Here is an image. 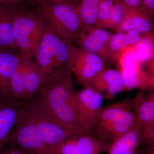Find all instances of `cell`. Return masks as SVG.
I'll use <instances>...</instances> for the list:
<instances>
[{
    "label": "cell",
    "instance_id": "6da1fadb",
    "mask_svg": "<svg viewBox=\"0 0 154 154\" xmlns=\"http://www.w3.org/2000/svg\"><path fill=\"white\" fill-rule=\"evenodd\" d=\"M72 75L69 66L52 71L45 77L39 93L33 99L62 127L75 134H86Z\"/></svg>",
    "mask_w": 154,
    "mask_h": 154
},
{
    "label": "cell",
    "instance_id": "7a4b0ae2",
    "mask_svg": "<svg viewBox=\"0 0 154 154\" xmlns=\"http://www.w3.org/2000/svg\"><path fill=\"white\" fill-rule=\"evenodd\" d=\"M77 2L54 3L36 0L37 13L44 28L71 43L84 27L77 11Z\"/></svg>",
    "mask_w": 154,
    "mask_h": 154
},
{
    "label": "cell",
    "instance_id": "3957f363",
    "mask_svg": "<svg viewBox=\"0 0 154 154\" xmlns=\"http://www.w3.org/2000/svg\"><path fill=\"white\" fill-rule=\"evenodd\" d=\"M44 29L38 13L20 4L14 16L13 33L16 50L21 56L34 57Z\"/></svg>",
    "mask_w": 154,
    "mask_h": 154
},
{
    "label": "cell",
    "instance_id": "277c9868",
    "mask_svg": "<svg viewBox=\"0 0 154 154\" xmlns=\"http://www.w3.org/2000/svg\"><path fill=\"white\" fill-rule=\"evenodd\" d=\"M70 44L44 28L33 57L45 76L54 70L69 66Z\"/></svg>",
    "mask_w": 154,
    "mask_h": 154
},
{
    "label": "cell",
    "instance_id": "5b68a950",
    "mask_svg": "<svg viewBox=\"0 0 154 154\" xmlns=\"http://www.w3.org/2000/svg\"><path fill=\"white\" fill-rule=\"evenodd\" d=\"M116 62L123 82L122 91L137 88L153 89L154 75L150 73L139 60L134 45L121 49L118 54Z\"/></svg>",
    "mask_w": 154,
    "mask_h": 154
},
{
    "label": "cell",
    "instance_id": "8992f818",
    "mask_svg": "<svg viewBox=\"0 0 154 154\" xmlns=\"http://www.w3.org/2000/svg\"><path fill=\"white\" fill-rule=\"evenodd\" d=\"M22 109L41 134L53 153L65 140L76 135L62 127L39 107L34 99L25 103Z\"/></svg>",
    "mask_w": 154,
    "mask_h": 154
},
{
    "label": "cell",
    "instance_id": "52a82bcc",
    "mask_svg": "<svg viewBox=\"0 0 154 154\" xmlns=\"http://www.w3.org/2000/svg\"><path fill=\"white\" fill-rule=\"evenodd\" d=\"M8 144L19 146L29 154H54L22 107L7 140Z\"/></svg>",
    "mask_w": 154,
    "mask_h": 154
},
{
    "label": "cell",
    "instance_id": "ba28073f",
    "mask_svg": "<svg viewBox=\"0 0 154 154\" xmlns=\"http://www.w3.org/2000/svg\"><path fill=\"white\" fill-rule=\"evenodd\" d=\"M69 66L77 82L87 87H90L96 76L106 68V64L98 55L71 43Z\"/></svg>",
    "mask_w": 154,
    "mask_h": 154
},
{
    "label": "cell",
    "instance_id": "9c48e42d",
    "mask_svg": "<svg viewBox=\"0 0 154 154\" xmlns=\"http://www.w3.org/2000/svg\"><path fill=\"white\" fill-rule=\"evenodd\" d=\"M112 34L105 29L87 26L82 29L73 39L79 48L98 55L106 64L117 61V55L109 48Z\"/></svg>",
    "mask_w": 154,
    "mask_h": 154
},
{
    "label": "cell",
    "instance_id": "30bf717a",
    "mask_svg": "<svg viewBox=\"0 0 154 154\" xmlns=\"http://www.w3.org/2000/svg\"><path fill=\"white\" fill-rule=\"evenodd\" d=\"M131 109L141 125V145L154 144V93L152 89L140 90L131 100Z\"/></svg>",
    "mask_w": 154,
    "mask_h": 154
},
{
    "label": "cell",
    "instance_id": "8fae6325",
    "mask_svg": "<svg viewBox=\"0 0 154 154\" xmlns=\"http://www.w3.org/2000/svg\"><path fill=\"white\" fill-rule=\"evenodd\" d=\"M103 97L92 87H85L76 93L77 106L85 131L93 134L98 112L102 107Z\"/></svg>",
    "mask_w": 154,
    "mask_h": 154
},
{
    "label": "cell",
    "instance_id": "7c38bea8",
    "mask_svg": "<svg viewBox=\"0 0 154 154\" xmlns=\"http://www.w3.org/2000/svg\"><path fill=\"white\" fill-rule=\"evenodd\" d=\"M109 143L92 134L76 135L63 142L55 154H96L107 152Z\"/></svg>",
    "mask_w": 154,
    "mask_h": 154
},
{
    "label": "cell",
    "instance_id": "4fadbf2b",
    "mask_svg": "<svg viewBox=\"0 0 154 154\" xmlns=\"http://www.w3.org/2000/svg\"><path fill=\"white\" fill-rule=\"evenodd\" d=\"M22 57L16 50L0 47V99L8 100L9 81Z\"/></svg>",
    "mask_w": 154,
    "mask_h": 154
},
{
    "label": "cell",
    "instance_id": "5bb4252c",
    "mask_svg": "<svg viewBox=\"0 0 154 154\" xmlns=\"http://www.w3.org/2000/svg\"><path fill=\"white\" fill-rule=\"evenodd\" d=\"M25 103L0 99V151L7 145L9 135Z\"/></svg>",
    "mask_w": 154,
    "mask_h": 154
},
{
    "label": "cell",
    "instance_id": "9a60e30c",
    "mask_svg": "<svg viewBox=\"0 0 154 154\" xmlns=\"http://www.w3.org/2000/svg\"><path fill=\"white\" fill-rule=\"evenodd\" d=\"M141 125L137 120L132 128L109 143L108 154H137L141 145Z\"/></svg>",
    "mask_w": 154,
    "mask_h": 154
},
{
    "label": "cell",
    "instance_id": "2e32d148",
    "mask_svg": "<svg viewBox=\"0 0 154 154\" xmlns=\"http://www.w3.org/2000/svg\"><path fill=\"white\" fill-rule=\"evenodd\" d=\"M90 87L99 91L103 97L112 99L123 91V85L119 70L105 68L101 72L91 83Z\"/></svg>",
    "mask_w": 154,
    "mask_h": 154
},
{
    "label": "cell",
    "instance_id": "e0dca14e",
    "mask_svg": "<svg viewBox=\"0 0 154 154\" xmlns=\"http://www.w3.org/2000/svg\"><path fill=\"white\" fill-rule=\"evenodd\" d=\"M153 18L146 14L140 8H129L123 20L114 31L125 32L129 30H136L141 34L152 31Z\"/></svg>",
    "mask_w": 154,
    "mask_h": 154
},
{
    "label": "cell",
    "instance_id": "ac0fdd59",
    "mask_svg": "<svg viewBox=\"0 0 154 154\" xmlns=\"http://www.w3.org/2000/svg\"><path fill=\"white\" fill-rule=\"evenodd\" d=\"M136 122L134 113L131 110H129L101 131L93 135L99 139L110 143L131 129Z\"/></svg>",
    "mask_w": 154,
    "mask_h": 154
},
{
    "label": "cell",
    "instance_id": "d6986e66",
    "mask_svg": "<svg viewBox=\"0 0 154 154\" xmlns=\"http://www.w3.org/2000/svg\"><path fill=\"white\" fill-rule=\"evenodd\" d=\"M19 5L0 4V47L16 50L13 22Z\"/></svg>",
    "mask_w": 154,
    "mask_h": 154
},
{
    "label": "cell",
    "instance_id": "ffe728a7",
    "mask_svg": "<svg viewBox=\"0 0 154 154\" xmlns=\"http://www.w3.org/2000/svg\"><path fill=\"white\" fill-rule=\"evenodd\" d=\"M130 110H132L131 100L129 99L102 107L97 114L93 134L101 131Z\"/></svg>",
    "mask_w": 154,
    "mask_h": 154
},
{
    "label": "cell",
    "instance_id": "44dd1931",
    "mask_svg": "<svg viewBox=\"0 0 154 154\" xmlns=\"http://www.w3.org/2000/svg\"><path fill=\"white\" fill-rule=\"evenodd\" d=\"M24 57L9 81L8 100L26 103L25 77L26 70L31 59Z\"/></svg>",
    "mask_w": 154,
    "mask_h": 154
},
{
    "label": "cell",
    "instance_id": "7402d4cb",
    "mask_svg": "<svg viewBox=\"0 0 154 154\" xmlns=\"http://www.w3.org/2000/svg\"><path fill=\"white\" fill-rule=\"evenodd\" d=\"M154 38L152 31L142 34L134 48L139 60L149 72L154 73Z\"/></svg>",
    "mask_w": 154,
    "mask_h": 154
},
{
    "label": "cell",
    "instance_id": "603a6c76",
    "mask_svg": "<svg viewBox=\"0 0 154 154\" xmlns=\"http://www.w3.org/2000/svg\"><path fill=\"white\" fill-rule=\"evenodd\" d=\"M45 77L35 61L31 59L25 73L26 103L34 99L39 93Z\"/></svg>",
    "mask_w": 154,
    "mask_h": 154
},
{
    "label": "cell",
    "instance_id": "cb8c5ba5",
    "mask_svg": "<svg viewBox=\"0 0 154 154\" xmlns=\"http://www.w3.org/2000/svg\"><path fill=\"white\" fill-rule=\"evenodd\" d=\"M102 0H79L77 3V11L84 27L95 26L99 6Z\"/></svg>",
    "mask_w": 154,
    "mask_h": 154
},
{
    "label": "cell",
    "instance_id": "d4e9b609",
    "mask_svg": "<svg viewBox=\"0 0 154 154\" xmlns=\"http://www.w3.org/2000/svg\"><path fill=\"white\" fill-rule=\"evenodd\" d=\"M142 35L140 33L134 30L112 34L109 42V48L118 57V53L121 49L136 44Z\"/></svg>",
    "mask_w": 154,
    "mask_h": 154
},
{
    "label": "cell",
    "instance_id": "484cf974",
    "mask_svg": "<svg viewBox=\"0 0 154 154\" xmlns=\"http://www.w3.org/2000/svg\"><path fill=\"white\" fill-rule=\"evenodd\" d=\"M129 8L120 1L117 2L113 6L104 29L108 28L114 30L123 20Z\"/></svg>",
    "mask_w": 154,
    "mask_h": 154
},
{
    "label": "cell",
    "instance_id": "4316f807",
    "mask_svg": "<svg viewBox=\"0 0 154 154\" xmlns=\"http://www.w3.org/2000/svg\"><path fill=\"white\" fill-rule=\"evenodd\" d=\"M119 0H102L99 6L98 18L95 27L104 29L113 6Z\"/></svg>",
    "mask_w": 154,
    "mask_h": 154
},
{
    "label": "cell",
    "instance_id": "83f0119b",
    "mask_svg": "<svg viewBox=\"0 0 154 154\" xmlns=\"http://www.w3.org/2000/svg\"><path fill=\"white\" fill-rule=\"evenodd\" d=\"M140 8L146 14L153 18L154 0H141Z\"/></svg>",
    "mask_w": 154,
    "mask_h": 154
},
{
    "label": "cell",
    "instance_id": "f1b7e54d",
    "mask_svg": "<svg viewBox=\"0 0 154 154\" xmlns=\"http://www.w3.org/2000/svg\"><path fill=\"white\" fill-rule=\"evenodd\" d=\"M8 145L0 151V154H29L19 146L14 145Z\"/></svg>",
    "mask_w": 154,
    "mask_h": 154
},
{
    "label": "cell",
    "instance_id": "f546056e",
    "mask_svg": "<svg viewBox=\"0 0 154 154\" xmlns=\"http://www.w3.org/2000/svg\"><path fill=\"white\" fill-rule=\"evenodd\" d=\"M119 1L130 8H140L141 0H119Z\"/></svg>",
    "mask_w": 154,
    "mask_h": 154
},
{
    "label": "cell",
    "instance_id": "4dcf8cb0",
    "mask_svg": "<svg viewBox=\"0 0 154 154\" xmlns=\"http://www.w3.org/2000/svg\"><path fill=\"white\" fill-rule=\"evenodd\" d=\"M143 149H139L137 154H154V144L144 145Z\"/></svg>",
    "mask_w": 154,
    "mask_h": 154
},
{
    "label": "cell",
    "instance_id": "1f68e13d",
    "mask_svg": "<svg viewBox=\"0 0 154 154\" xmlns=\"http://www.w3.org/2000/svg\"><path fill=\"white\" fill-rule=\"evenodd\" d=\"M28 0H1L0 4L6 5H17L22 4Z\"/></svg>",
    "mask_w": 154,
    "mask_h": 154
},
{
    "label": "cell",
    "instance_id": "d6a6232c",
    "mask_svg": "<svg viewBox=\"0 0 154 154\" xmlns=\"http://www.w3.org/2000/svg\"><path fill=\"white\" fill-rule=\"evenodd\" d=\"M46 1L51 2L60 3L68 2H78L79 0H46Z\"/></svg>",
    "mask_w": 154,
    "mask_h": 154
},
{
    "label": "cell",
    "instance_id": "836d02e7",
    "mask_svg": "<svg viewBox=\"0 0 154 154\" xmlns=\"http://www.w3.org/2000/svg\"></svg>",
    "mask_w": 154,
    "mask_h": 154
},
{
    "label": "cell",
    "instance_id": "e575fe53",
    "mask_svg": "<svg viewBox=\"0 0 154 154\" xmlns=\"http://www.w3.org/2000/svg\"><path fill=\"white\" fill-rule=\"evenodd\" d=\"M0 1H1V0H0Z\"/></svg>",
    "mask_w": 154,
    "mask_h": 154
}]
</instances>
